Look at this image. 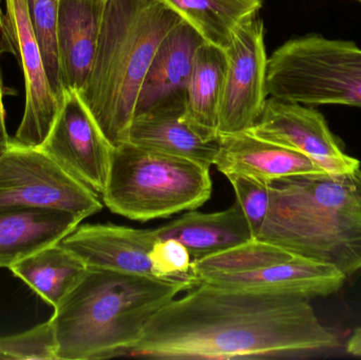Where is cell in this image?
I'll return each instance as SVG.
<instances>
[{
  "instance_id": "obj_25",
  "label": "cell",
  "mask_w": 361,
  "mask_h": 360,
  "mask_svg": "<svg viewBox=\"0 0 361 360\" xmlns=\"http://www.w3.org/2000/svg\"><path fill=\"white\" fill-rule=\"evenodd\" d=\"M152 277L161 280L200 285L188 249L175 239H158L149 252Z\"/></svg>"
},
{
  "instance_id": "obj_19",
  "label": "cell",
  "mask_w": 361,
  "mask_h": 360,
  "mask_svg": "<svg viewBox=\"0 0 361 360\" xmlns=\"http://www.w3.org/2000/svg\"><path fill=\"white\" fill-rule=\"evenodd\" d=\"M154 232L159 239H175L182 243L193 262L252 239L250 225L238 202L218 213L188 211L178 219L154 228Z\"/></svg>"
},
{
  "instance_id": "obj_31",
  "label": "cell",
  "mask_w": 361,
  "mask_h": 360,
  "mask_svg": "<svg viewBox=\"0 0 361 360\" xmlns=\"http://www.w3.org/2000/svg\"><path fill=\"white\" fill-rule=\"evenodd\" d=\"M354 1L358 2V4L361 6V0H354Z\"/></svg>"
},
{
  "instance_id": "obj_3",
  "label": "cell",
  "mask_w": 361,
  "mask_h": 360,
  "mask_svg": "<svg viewBox=\"0 0 361 360\" xmlns=\"http://www.w3.org/2000/svg\"><path fill=\"white\" fill-rule=\"evenodd\" d=\"M271 207L258 240L361 272V167L343 175H296L271 183Z\"/></svg>"
},
{
  "instance_id": "obj_16",
  "label": "cell",
  "mask_w": 361,
  "mask_h": 360,
  "mask_svg": "<svg viewBox=\"0 0 361 360\" xmlns=\"http://www.w3.org/2000/svg\"><path fill=\"white\" fill-rule=\"evenodd\" d=\"M106 0H59L57 42L66 91L82 88L94 61Z\"/></svg>"
},
{
  "instance_id": "obj_15",
  "label": "cell",
  "mask_w": 361,
  "mask_h": 360,
  "mask_svg": "<svg viewBox=\"0 0 361 360\" xmlns=\"http://www.w3.org/2000/svg\"><path fill=\"white\" fill-rule=\"evenodd\" d=\"M214 165L224 175L237 173L269 184L283 178L326 173L305 154L255 137L248 131L220 137Z\"/></svg>"
},
{
  "instance_id": "obj_18",
  "label": "cell",
  "mask_w": 361,
  "mask_h": 360,
  "mask_svg": "<svg viewBox=\"0 0 361 360\" xmlns=\"http://www.w3.org/2000/svg\"><path fill=\"white\" fill-rule=\"evenodd\" d=\"M184 114L185 103L135 116L127 142L210 168L220 149V137L204 139L186 122Z\"/></svg>"
},
{
  "instance_id": "obj_1",
  "label": "cell",
  "mask_w": 361,
  "mask_h": 360,
  "mask_svg": "<svg viewBox=\"0 0 361 360\" xmlns=\"http://www.w3.org/2000/svg\"><path fill=\"white\" fill-rule=\"evenodd\" d=\"M339 346L309 298L200 283L163 306L125 356L256 359Z\"/></svg>"
},
{
  "instance_id": "obj_21",
  "label": "cell",
  "mask_w": 361,
  "mask_h": 360,
  "mask_svg": "<svg viewBox=\"0 0 361 360\" xmlns=\"http://www.w3.org/2000/svg\"><path fill=\"white\" fill-rule=\"evenodd\" d=\"M47 304L56 308L86 274V264L61 243L49 245L10 268Z\"/></svg>"
},
{
  "instance_id": "obj_5",
  "label": "cell",
  "mask_w": 361,
  "mask_h": 360,
  "mask_svg": "<svg viewBox=\"0 0 361 360\" xmlns=\"http://www.w3.org/2000/svg\"><path fill=\"white\" fill-rule=\"evenodd\" d=\"M209 169L125 142L114 147L102 198L110 211L133 221L169 218L199 209L209 200Z\"/></svg>"
},
{
  "instance_id": "obj_13",
  "label": "cell",
  "mask_w": 361,
  "mask_h": 360,
  "mask_svg": "<svg viewBox=\"0 0 361 360\" xmlns=\"http://www.w3.org/2000/svg\"><path fill=\"white\" fill-rule=\"evenodd\" d=\"M204 42L186 20L167 33L157 49L142 85L135 116L185 103L195 52Z\"/></svg>"
},
{
  "instance_id": "obj_24",
  "label": "cell",
  "mask_w": 361,
  "mask_h": 360,
  "mask_svg": "<svg viewBox=\"0 0 361 360\" xmlns=\"http://www.w3.org/2000/svg\"><path fill=\"white\" fill-rule=\"evenodd\" d=\"M30 23L39 46L51 89L59 104H63V86L57 42V15L59 0H25Z\"/></svg>"
},
{
  "instance_id": "obj_10",
  "label": "cell",
  "mask_w": 361,
  "mask_h": 360,
  "mask_svg": "<svg viewBox=\"0 0 361 360\" xmlns=\"http://www.w3.org/2000/svg\"><path fill=\"white\" fill-rule=\"evenodd\" d=\"M38 148L97 196L103 194L114 146L76 91H66L54 124Z\"/></svg>"
},
{
  "instance_id": "obj_11",
  "label": "cell",
  "mask_w": 361,
  "mask_h": 360,
  "mask_svg": "<svg viewBox=\"0 0 361 360\" xmlns=\"http://www.w3.org/2000/svg\"><path fill=\"white\" fill-rule=\"evenodd\" d=\"M248 132L305 154L329 175L352 173L360 167V161L343 151L324 116L302 104L267 97Z\"/></svg>"
},
{
  "instance_id": "obj_26",
  "label": "cell",
  "mask_w": 361,
  "mask_h": 360,
  "mask_svg": "<svg viewBox=\"0 0 361 360\" xmlns=\"http://www.w3.org/2000/svg\"><path fill=\"white\" fill-rule=\"evenodd\" d=\"M225 177L235 190L252 239L258 238L271 207V184L237 173H228Z\"/></svg>"
},
{
  "instance_id": "obj_17",
  "label": "cell",
  "mask_w": 361,
  "mask_h": 360,
  "mask_svg": "<svg viewBox=\"0 0 361 360\" xmlns=\"http://www.w3.org/2000/svg\"><path fill=\"white\" fill-rule=\"evenodd\" d=\"M82 221L61 209L0 207V268L61 242Z\"/></svg>"
},
{
  "instance_id": "obj_8",
  "label": "cell",
  "mask_w": 361,
  "mask_h": 360,
  "mask_svg": "<svg viewBox=\"0 0 361 360\" xmlns=\"http://www.w3.org/2000/svg\"><path fill=\"white\" fill-rule=\"evenodd\" d=\"M227 67L219 114V137L246 132L267 101V58L264 25L255 16L240 25L224 49Z\"/></svg>"
},
{
  "instance_id": "obj_9",
  "label": "cell",
  "mask_w": 361,
  "mask_h": 360,
  "mask_svg": "<svg viewBox=\"0 0 361 360\" xmlns=\"http://www.w3.org/2000/svg\"><path fill=\"white\" fill-rule=\"evenodd\" d=\"M6 12L0 23V49L18 59L25 78V111L14 143L39 147L50 132L61 104L51 89L39 46L27 14L25 0H4Z\"/></svg>"
},
{
  "instance_id": "obj_4",
  "label": "cell",
  "mask_w": 361,
  "mask_h": 360,
  "mask_svg": "<svg viewBox=\"0 0 361 360\" xmlns=\"http://www.w3.org/2000/svg\"><path fill=\"white\" fill-rule=\"evenodd\" d=\"M183 20L166 0H106L94 61L78 93L114 147L128 141L157 49Z\"/></svg>"
},
{
  "instance_id": "obj_7",
  "label": "cell",
  "mask_w": 361,
  "mask_h": 360,
  "mask_svg": "<svg viewBox=\"0 0 361 360\" xmlns=\"http://www.w3.org/2000/svg\"><path fill=\"white\" fill-rule=\"evenodd\" d=\"M0 207L61 209L85 220L103 204L40 148L11 141L0 158Z\"/></svg>"
},
{
  "instance_id": "obj_20",
  "label": "cell",
  "mask_w": 361,
  "mask_h": 360,
  "mask_svg": "<svg viewBox=\"0 0 361 360\" xmlns=\"http://www.w3.org/2000/svg\"><path fill=\"white\" fill-rule=\"evenodd\" d=\"M227 59L222 48L204 42L193 59L185 94L186 122L204 139H219Z\"/></svg>"
},
{
  "instance_id": "obj_30",
  "label": "cell",
  "mask_w": 361,
  "mask_h": 360,
  "mask_svg": "<svg viewBox=\"0 0 361 360\" xmlns=\"http://www.w3.org/2000/svg\"><path fill=\"white\" fill-rule=\"evenodd\" d=\"M4 12L2 11L1 8V0H0V23H1L2 19H4Z\"/></svg>"
},
{
  "instance_id": "obj_28",
  "label": "cell",
  "mask_w": 361,
  "mask_h": 360,
  "mask_svg": "<svg viewBox=\"0 0 361 360\" xmlns=\"http://www.w3.org/2000/svg\"><path fill=\"white\" fill-rule=\"evenodd\" d=\"M2 50L0 49V55ZM4 82H2L1 69H0V158L6 154L12 139L8 137V131L6 127V110L4 105Z\"/></svg>"
},
{
  "instance_id": "obj_12",
  "label": "cell",
  "mask_w": 361,
  "mask_h": 360,
  "mask_svg": "<svg viewBox=\"0 0 361 360\" xmlns=\"http://www.w3.org/2000/svg\"><path fill=\"white\" fill-rule=\"evenodd\" d=\"M154 230L114 224L78 225L61 241L87 268L152 277L149 252L158 240Z\"/></svg>"
},
{
  "instance_id": "obj_6",
  "label": "cell",
  "mask_w": 361,
  "mask_h": 360,
  "mask_svg": "<svg viewBox=\"0 0 361 360\" xmlns=\"http://www.w3.org/2000/svg\"><path fill=\"white\" fill-rule=\"evenodd\" d=\"M267 90L302 105L361 108V49L317 34L288 40L267 61Z\"/></svg>"
},
{
  "instance_id": "obj_2",
  "label": "cell",
  "mask_w": 361,
  "mask_h": 360,
  "mask_svg": "<svg viewBox=\"0 0 361 360\" xmlns=\"http://www.w3.org/2000/svg\"><path fill=\"white\" fill-rule=\"evenodd\" d=\"M192 285L133 273L88 268L54 308L56 360L125 357L150 319Z\"/></svg>"
},
{
  "instance_id": "obj_23",
  "label": "cell",
  "mask_w": 361,
  "mask_h": 360,
  "mask_svg": "<svg viewBox=\"0 0 361 360\" xmlns=\"http://www.w3.org/2000/svg\"><path fill=\"white\" fill-rule=\"evenodd\" d=\"M295 256L298 255L271 243L252 239L222 253L193 262V271L201 283L214 275L250 272L286 261Z\"/></svg>"
},
{
  "instance_id": "obj_29",
  "label": "cell",
  "mask_w": 361,
  "mask_h": 360,
  "mask_svg": "<svg viewBox=\"0 0 361 360\" xmlns=\"http://www.w3.org/2000/svg\"><path fill=\"white\" fill-rule=\"evenodd\" d=\"M347 352L354 356H361V327L356 329L347 344Z\"/></svg>"
},
{
  "instance_id": "obj_14",
  "label": "cell",
  "mask_w": 361,
  "mask_h": 360,
  "mask_svg": "<svg viewBox=\"0 0 361 360\" xmlns=\"http://www.w3.org/2000/svg\"><path fill=\"white\" fill-rule=\"evenodd\" d=\"M347 276L334 266L295 256L250 272L214 275L201 283L229 289H250L300 297H326L343 287Z\"/></svg>"
},
{
  "instance_id": "obj_22",
  "label": "cell",
  "mask_w": 361,
  "mask_h": 360,
  "mask_svg": "<svg viewBox=\"0 0 361 360\" xmlns=\"http://www.w3.org/2000/svg\"><path fill=\"white\" fill-rule=\"evenodd\" d=\"M208 44L224 50L238 27L257 16L265 0H166Z\"/></svg>"
},
{
  "instance_id": "obj_27",
  "label": "cell",
  "mask_w": 361,
  "mask_h": 360,
  "mask_svg": "<svg viewBox=\"0 0 361 360\" xmlns=\"http://www.w3.org/2000/svg\"><path fill=\"white\" fill-rule=\"evenodd\" d=\"M56 360L50 321L18 335L0 337V360Z\"/></svg>"
}]
</instances>
